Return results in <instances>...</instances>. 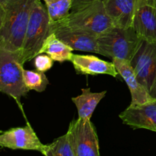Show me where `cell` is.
I'll use <instances>...</instances> for the list:
<instances>
[{"instance_id":"17","label":"cell","mask_w":156,"mask_h":156,"mask_svg":"<svg viewBox=\"0 0 156 156\" xmlns=\"http://www.w3.org/2000/svg\"><path fill=\"white\" fill-rule=\"evenodd\" d=\"M42 1V0H41ZM45 2L52 23L58 22L70 13L72 0H43Z\"/></svg>"},{"instance_id":"21","label":"cell","mask_w":156,"mask_h":156,"mask_svg":"<svg viewBox=\"0 0 156 156\" xmlns=\"http://www.w3.org/2000/svg\"><path fill=\"white\" fill-rule=\"evenodd\" d=\"M95 1H98V0H72L71 10L77 9V8L81 7V6L89 4V3ZM102 1H104V0H102Z\"/></svg>"},{"instance_id":"20","label":"cell","mask_w":156,"mask_h":156,"mask_svg":"<svg viewBox=\"0 0 156 156\" xmlns=\"http://www.w3.org/2000/svg\"><path fill=\"white\" fill-rule=\"evenodd\" d=\"M34 67L37 71L45 73L51 69L53 65V60L48 55L38 54L34 57Z\"/></svg>"},{"instance_id":"4","label":"cell","mask_w":156,"mask_h":156,"mask_svg":"<svg viewBox=\"0 0 156 156\" xmlns=\"http://www.w3.org/2000/svg\"><path fill=\"white\" fill-rule=\"evenodd\" d=\"M55 23L79 29L97 37L114 26L102 0L71 10L66 18Z\"/></svg>"},{"instance_id":"18","label":"cell","mask_w":156,"mask_h":156,"mask_svg":"<svg viewBox=\"0 0 156 156\" xmlns=\"http://www.w3.org/2000/svg\"><path fill=\"white\" fill-rule=\"evenodd\" d=\"M44 156H75L68 134H64L52 143L46 145V149L43 153Z\"/></svg>"},{"instance_id":"8","label":"cell","mask_w":156,"mask_h":156,"mask_svg":"<svg viewBox=\"0 0 156 156\" xmlns=\"http://www.w3.org/2000/svg\"><path fill=\"white\" fill-rule=\"evenodd\" d=\"M0 148L11 149L33 150L44 153L46 145H44L36 133L27 123L25 126L11 128L0 133Z\"/></svg>"},{"instance_id":"6","label":"cell","mask_w":156,"mask_h":156,"mask_svg":"<svg viewBox=\"0 0 156 156\" xmlns=\"http://www.w3.org/2000/svg\"><path fill=\"white\" fill-rule=\"evenodd\" d=\"M129 62L139 82L156 100V42L142 39Z\"/></svg>"},{"instance_id":"14","label":"cell","mask_w":156,"mask_h":156,"mask_svg":"<svg viewBox=\"0 0 156 156\" xmlns=\"http://www.w3.org/2000/svg\"><path fill=\"white\" fill-rule=\"evenodd\" d=\"M105 10L115 27H132L138 0H104Z\"/></svg>"},{"instance_id":"10","label":"cell","mask_w":156,"mask_h":156,"mask_svg":"<svg viewBox=\"0 0 156 156\" xmlns=\"http://www.w3.org/2000/svg\"><path fill=\"white\" fill-rule=\"evenodd\" d=\"M53 33L73 50L98 53V37L79 29L53 23Z\"/></svg>"},{"instance_id":"3","label":"cell","mask_w":156,"mask_h":156,"mask_svg":"<svg viewBox=\"0 0 156 156\" xmlns=\"http://www.w3.org/2000/svg\"><path fill=\"white\" fill-rule=\"evenodd\" d=\"M98 53L111 59L130 62L136 53L142 38L133 27L113 26L98 37Z\"/></svg>"},{"instance_id":"16","label":"cell","mask_w":156,"mask_h":156,"mask_svg":"<svg viewBox=\"0 0 156 156\" xmlns=\"http://www.w3.org/2000/svg\"><path fill=\"white\" fill-rule=\"evenodd\" d=\"M73 51V50L69 46L60 41L54 33H52L45 41L39 54L47 53L53 61L63 62L71 60L72 56L74 54Z\"/></svg>"},{"instance_id":"11","label":"cell","mask_w":156,"mask_h":156,"mask_svg":"<svg viewBox=\"0 0 156 156\" xmlns=\"http://www.w3.org/2000/svg\"><path fill=\"white\" fill-rule=\"evenodd\" d=\"M119 117L124 124L133 129H146L156 132V100L143 105H129Z\"/></svg>"},{"instance_id":"2","label":"cell","mask_w":156,"mask_h":156,"mask_svg":"<svg viewBox=\"0 0 156 156\" xmlns=\"http://www.w3.org/2000/svg\"><path fill=\"white\" fill-rule=\"evenodd\" d=\"M53 33V26L46 5L36 0L26 28L21 50L23 64L34 59L39 54L47 38Z\"/></svg>"},{"instance_id":"19","label":"cell","mask_w":156,"mask_h":156,"mask_svg":"<svg viewBox=\"0 0 156 156\" xmlns=\"http://www.w3.org/2000/svg\"><path fill=\"white\" fill-rule=\"evenodd\" d=\"M23 76L25 86L29 91L34 90L37 92H42L49 84V80L44 73L32 70H23Z\"/></svg>"},{"instance_id":"9","label":"cell","mask_w":156,"mask_h":156,"mask_svg":"<svg viewBox=\"0 0 156 156\" xmlns=\"http://www.w3.org/2000/svg\"><path fill=\"white\" fill-rule=\"evenodd\" d=\"M132 27L142 39L156 42V6L154 0H138Z\"/></svg>"},{"instance_id":"23","label":"cell","mask_w":156,"mask_h":156,"mask_svg":"<svg viewBox=\"0 0 156 156\" xmlns=\"http://www.w3.org/2000/svg\"><path fill=\"white\" fill-rule=\"evenodd\" d=\"M155 1V6H156V0H154Z\"/></svg>"},{"instance_id":"1","label":"cell","mask_w":156,"mask_h":156,"mask_svg":"<svg viewBox=\"0 0 156 156\" xmlns=\"http://www.w3.org/2000/svg\"><path fill=\"white\" fill-rule=\"evenodd\" d=\"M5 18L0 30V49L21 53L26 28L36 0H0Z\"/></svg>"},{"instance_id":"15","label":"cell","mask_w":156,"mask_h":156,"mask_svg":"<svg viewBox=\"0 0 156 156\" xmlns=\"http://www.w3.org/2000/svg\"><path fill=\"white\" fill-rule=\"evenodd\" d=\"M107 91L101 92H91L89 88H82V94L72 98V101L77 108L79 118L91 120V116L99 102L105 98Z\"/></svg>"},{"instance_id":"13","label":"cell","mask_w":156,"mask_h":156,"mask_svg":"<svg viewBox=\"0 0 156 156\" xmlns=\"http://www.w3.org/2000/svg\"><path fill=\"white\" fill-rule=\"evenodd\" d=\"M70 62L79 75H109L113 77L119 75L113 62L103 60L93 55L73 54Z\"/></svg>"},{"instance_id":"12","label":"cell","mask_w":156,"mask_h":156,"mask_svg":"<svg viewBox=\"0 0 156 156\" xmlns=\"http://www.w3.org/2000/svg\"><path fill=\"white\" fill-rule=\"evenodd\" d=\"M112 62L119 74L124 79L126 85L129 87L132 98L131 106L143 105L155 100L139 82L131 66L130 62L120 59H113Z\"/></svg>"},{"instance_id":"5","label":"cell","mask_w":156,"mask_h":156,"mask_svg":"<svg viewBox=\"0 0 156 156\" xmlns=\"http://www.w3.org/2000/svg\"><path fill=\"white\" fill-rule=\"evenodd\" d=\"M23 70L21 53L0 49V92L13 98L21 110V98L29 91L24 84Z\"/></svg>"},{"instance_id":"7","label":"cell","mask_w":156,"mask_h":156,"mask_svg":"<svg viewBox=\"0 0 156 156\" xmlns=\"http://www.w3.org/2000/svg\"><path fill=\"white\" fill-rule=\"evenodd\" d=\"M66 133L75 156H100L97 131L91 120H73Z\"/></svg>"},{"instance_id":"22","label":"cell","mask_w":156,"mask_h":156,"mask_svg":"<svg viewBox=\"0 0 156 156\" xmlns=\"http://www.w3.org/2000/svg\"><path fill=\"white\" fill-rule=\"evenodd\" d=\"M5 11L2 4L0 2V30L2 27L3 23H4L5 21Z\"/></svg>"}]
</instances>
